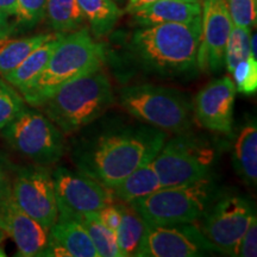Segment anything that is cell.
<instances>
[{
    "label": "cell",
    "instance_id": "6da1fadb",
    "mask_svg": "<svg viewBox=\"0 0 257 257\" xmlns=\"http://www.w3.org/2000/svg\"><path fill=\"white\" fill-rule=\"evenodd\" d=\"M165 142V131L159 128L104 134L80 157V168L111 189L138 167L153 161Z\"/></svg>",
    "mask_w": 257,
    "mask_h": 257
},
{
    "label": "cell",
    "instance_id": "7a4b0ae2",
    "mask_svg": "<svg viewBox=\"0 0 257 257\" xmlns=\"http://www.w3.org/2000/svg\"><path fill=\"white\" fill-rule=\"evenodd\" d=\"M200 37L201 19L155 24L135 32L131 47L148 70L160 75H179L197 67Z\"/></svg>",
    "mask_w": 257,
    "mask_h": 257
},
{
    "label": "cell",
    "instance_id": "3957f363",
    "mask_svg": "<svg viewBox=\"0 0 257 257\" xmlns=\"http://www.w3.org/2000/svg\"><path fill=\"white\" fill-rule=\"evenodd\" d=\"M104 56V48L93 40L87 29L62 34L43 72L21 91L24 101L41 107L64 83L101 68Z\"/></svg>",
    "mask_w": 257,
    "mask_h": 257
},
{
    "label": "cell",
    "instance_id": "277c9868",
    "mask_svg": "<svg viewBox=\"0 0 257 257\" xmlns=\"http://www.w3.org/2000/svg\"><path fill=\"white\" fill-rule=\"evenodd\" d=\"M112 101L110 79L99 68L64 83L41 107L63 134L70 135L98 119Z\"/></svg>",
    "mask_w": 257,
    "mask_h": 257
},
{
    "label": "cell",
    "instance_id": "5b68a950",
    "mask_svg": "<svg viewBox=\"0 0 257 257\" xmlns=\"http://www.w3.org/2000/svg\"><path fill=\"white\" fill-rule=\"evenodd\" d=\"M214 197L210 175L187 185L161 187L153 194L131 202V207L149 225L193 224L200 220Z\"/></svg>",
    "mask_w": 257,
    "mask_h": 257
},
{
    "label": "cell",
    "instance_id": "8992f818",
    "mask_svg": "<svg viewBox=\"0 0 257 257\" xmlns=\"http://www.w3.org/2000/svg\"><path fill=\"white\" fill-rule=\"evenodd\" d=\"M119 99L136 119L159 130L182 134L192 125L193 105L176 89L149 83L127 86L120 91Z\"/></svg>",
    "mask_w": 257,
    "mask_h": 257
},
{
    "label": "cell",
    "instance_id": "52a82bcc",
    "mask_svg": "<svg viewBox=\"0 0 257 257\" xmlns=\"http://www.w3.org/2000/svg\"><path fill=\"white\" fill-rule=\"evenodd\" d=\"M3 136L12 149L38 166L53 165L64 153L62 131L34 110L24 108L3 128Z\"/></svg>",
    "mask_w": 257,
    "mask_h": 257
},
{
    "label": "cell",
    "instance_id": "ba28073f",
    "mask_svg": "<svg viewBox=\"0 0 257 257\" xmlns=\"http://www.w3.org/2000/svg\"><path fill=\"white\" fill-rule=\"evenodd\" d=\"M213 161V148L195 138L179 137L165 142L152 163L161 187H174L207 176Z\"/></svg>",
    "mask_w": 257,
    "mask_h": 257
},
{
    "label": "cell",
    "instance_id": "9c48e42d",
    "mask_svg": "<svg viewBox=\"0 0 257 257\" xmlns=\"http://www.w3.org/2000/svg\"><path fill=\"white\" fill-rule=\"evenodd\" d=\"M255 216L252 204L238 195H226L202 214L198 227L217 251L237 256L244 232Z\"/></svg>",
    "mask_w": 257,
    "mask_h": 257
},
{
    "label": "cell",
    "instance_id": "30bf717a",
    "mask_svg": "<svg viewBox=\"0 0 257 257\" xmlns=\"http://www.w3.org/2000/svg\"><path fill=\"white\" fill-rule=\"evenodd\" d=\"M11 199L47 230H50L59 217L53 175L43 166L18 170L12 182Z\"/></svg>",
    "mask_w": 257,
    "mask_h": 257
},
{
    "label": "cell",
    "instance_id": "8fae6325",
    "mask_svg": "<svg viewBox=\"0 0 257 257\" xmlns=\"http://www.w3.org/2000/svg\"><path fill=\"white\" fill-rule=\"evenodd\" d=\"M51 175L59 213L81 217L96 213L102 207L113 204L111 189L85 173H75L61 167Z\"/></svg>",
    "mask_w": 257,
    "mask_h": 257
},
{
    "label": "cell",
    "instance_id": "7c38bea8",
    "mask_svg": "<svg viewBox=\"0 0 257 257\" xmlns=\"http://www.w3.org/2000/svg\"><path fill=\"white\" fill-rule=\"evenodd\" d=\"M233 27L225 0H201V37L197 67L216 73L225 64V48Z\"/></svg>",
    "mask_w": 257,
    "mask_h": 257
},
{
    "label": "cell",
    "instance_id": "4fadbf2b",
    "mask_svg": "<svg viewBox=\"0 0 257 257\" xmlns=\"http://www.w3.org/2000/svg\"><path fill=\"white\" fill-rule=\"evenodd\" d=\"M147 225L140 257H194L216 250L192 224Z\"/></svg>",
    "mask_w": 257,
    "mask_h": 257
},
{
    "label": "cell",
    "instance_id": "5bb4252c",
    "mask_svg": "<svg viewBox=\"0 0 257 257\" xmlns=\"http://www.w3.org/2000/svg\"><path fill=\"white\" fill-rule=\"evenodd\" d=\"M236 92V86L230 76L213 80L201 88L193 104V113L199 124L212 133L230 134Z\"/></svg>",
    "mask_w": 257,
    "mask_h": 257
},
{
    "label": "cell",
    "instance_id": "9a60e30c",
    "mask_svg": "<svg viewBox=\"0 0 257 257\" xmlns=\"http://www.w3.org/2000/svg\"><path fill=\"white\" fill-rule=\"evenodd\" d=\"M0 229L14 239L19 256H42L49 242V230L22 211L11 198L0 205Z\"/></svg>",
    "mask_w": 257,
    "mask_h": 257
},
{
    "label": "cell",
    "instance_id": "2e32d148",
    "mask_svg": "<svg viewBox=\"0 0 257 257\" xmlns=\"http://www.w3.org/2000/svg\"><path fill=\"white\" fill-rule=\"evenodd\" d=\"M141 27L163 23H192L201 19V0H157L133 14Z\"/></svg>",
    "mask_w": 257,
    "mask_h": 257
},
{
    "label": "cell",
    "instance_id": "e0dca14e",
    "mask_svg": "<svg viewBox=\"0 0 257 257\" xmlns=\"http://www.w3.org/2000/svg\"><path fill=\"white\" fill-rule=\"evenodd\" d=\"M49 237L59 243L69 257H98L83 225L69 214L59 213L55 224L50 227Z\"/></svg>",
    "mask_w": 257,
    "mask_h": 257
},
{
    "label": "cell",
    "instance_id": "ac0fdd59",
    "mask_svg": "<svg viewBox=\"0 0 257 257\" xmlns=\"http://www.w3.org/2000/svg\"><path fill=\"white\" fill-rule=\"evenodd\" d=\"M233 166L250 187L257 182V126L252 120L244 125L233 146Z\"/></svg>",
    "mask_w": 257,
    "mask_h": 257
},
{
    "label": "cell",
    "instance_id": "d6986e66",
    "mask_svg": "<svg viewBox=\"0 0 257 257\" xmlns=\"http://www.w3.org/2000/svg\"><path fill=\"white\" fill-rule=\"evenodd\" d=\"M62 34H57L51 40L44 42L40 47H37L32 53L25 57L23 62L18 67L4 75V80L8 81L19 91L27 87L43 72L46 66L49 62L50 56L59 44Z\"/></svg>",
    "mask_w": 257,
    "mask_h": 257
},
{
    "label": "cell",
    "instance_id": "ffe728a7",
    "mask_svg": "<svg viewBox=\"0 0 257 257\" xmlns=\"http://www.w3.org/2000/svg\"><path fill=\"white\" fill-rule=\"evenodd\" d=\"M160 188L159 175L154 169L152 161H149L113 186L111 192L113 197L119 198L125 204H131L138 199L153 194Z\"/></svg>",
    "mask_w": 257,
    "mask_h": 257
},
{
    "label": "cell",
    "instance_id": "44dd1931",
    "mask_svg": "<svg viewBox=\"0 0 257 257\" xmlns=\"http://www.w3.org/2000/svg\"><path fill=\"white\" fill-rule=\"evenodd\" d=\"M121 219L114 231L120 257H140L146 239L148 225L142 217L128 205L120 206Z\"/></svg>",
    "mask_w": 257,
    "mask_h": 257
},
{
    "label": "cell",
    "instance_id": "7402d4cb",
    "mask_svg": "<svg viewBox=\"0 0 257 257\" xmlns=\"http://www.w3.org/2000/svg\"><path fill=\"white\" fill-rule=\"evenodd\" d=\"M55 35H36V36L12 38L4 36L0 38V74L12 72L23 62L25 57L37 47L49 41Z\"/></svg>",
    "mask_w": 257,
    "mask_h": 257
},
{
    "label": "cell",
    "instance_id": "603a6c76",
    "mask_svg": "<svg viewBox=\"0 0 257 257\" xmlns=\"http://www.w3.org/2000/svg\"><path fill=\"white\" fill-rule=\"evenodd\" d=\"M78 4L92 32L99 38L110 34L121 15L119 6L113 0H78Z\"/></svg>",
    "mask_w": 257,
    "mask_h": 257
},
{
    "label": "cell",
    "instance_id": "cb8c5ba5",
    "mask_svg": "<svg viewBox=\"0 0 257 257\" xmlns=\"http://www.w3.org/2000/svg\"><path fill=\"white\" fill-rule=\"evenodd\" d=\"M46 16L59 34L78 30L86 22L78 0H48Z\"/></svg>",
    "mask_w": 257,
    "mask_h": 257
},
{
    "label": "cell",
    "instance_id": "d4e9b609",
    "mask_svg": "<svg viewBox=\"0 0 257 257\" xmlns=\"http://www.w3.org/2000/svg\"><path fill=\"white\" fill-rule=\"evenodd\" d=\"M75 218L83 225L88 236L91 237L98 257H120L114 231L100 223L95 213Z\"/></svg>",
    "mask_w": 257,
    "mask_h": 257
},
{
    "label": "cell",
    "instance_id": "484cf974",
    "mask_svg": "<svg viewBox=\"0 0 257 257\" xmlns=\"http://www.w3.org/2000/svg\"><path fill=\"white\" fill-rule=\"evenodd\" d=\"M250 38H251V29L236 27V25L231 29L225 48V66L230 74H232L237 64L249 57Z\"/></svg>",
    "mask_w": 257,
    "mask_h": 257
},
{
    "label": "cell",
    "instance_id": "4316f807",
    "mask_svg": "<svg viewBox=\"0 0 257 257\" xmlns=\"http://www.w3.org/2000/svg\"><path fill=\"white\" fill-rule=\"evenodd\" d=\"M25 108L24 98L5 80H0V131Z\"/></svg>",
    "mask_w": 257,
    "mask_h": 257
},
{
    "label": "cell",
    "instance_id": "83f0119b",
    "mask_svg": "<svg viewBox=\"0 0 257 257\" xmlns=\"http://www.w3.org/2000/svg\"><path fill=\"white\" fill-rule=\"evenodd\" d=\"M231 75L236 89L244 94H252L257 89V60L250 53L248 59L238 63Z\"/></svg>",
    "mask_w": 257,
    "mask_h": 257
},
{
    "label": "cell",
    "instance_id": "f1b7e54d",
    "mask_svg": "<svg viewBox=\"0 0 257 257\" xmlns=\"http://www.w3.org/2000/svg\"><path fill=\"white\" fill-rule=\"evenodd\" d=\"M233 25L251 29L256 24L257 0H225Z\"/></svg>",
    "mask_w": 257,
    "mask_h": 257
},
{
    "label": "cell",
    "instance_id": "f546056e",
    "mask_svg": "<svg viewBox=\"0 0 257 257\" xmlns=\"http://www.w3.org/2000/svg\"><path fill=\"white\" fill-rule=\"evenodd\" d=\"M48 0H17L16 17L25 28H34L46 17Z\"/></svg>",
    "mask_w": 257,
    "mask_h": 257
},
{
    "label": "cell",
    "instance_id": "4dcf8cb0",
    "mask_svg": "<svg viewBox=\"0 0 257 257\" xmlns=\"http://www.w3.org/2000/svg\"><path fill=\"white\" fill-rule=\"evenodd\" d=\"M257 255V218L256 214L250 221L248 229L240 239L237 256L255 257Z\"/></svg>",
    "mask_w": 257,
    "mask_h": 257
},
{
    "label": "cell",
    "instance_id": "1f68e13d",
    "mask_svg": "<svg viewBox=\"0 0 257 257\" xmlns=\"http://www.w3.org/2000/svg\"><path fill=\"white\" fill-rule=\"evenodd\" d=\"M95 216L106 227H108L112 231H115L121 219V208L120 206L110 204L96 212Z\"/></svg>",
    "mask_w": 257,
    "mask_h": 257
},
{
    "label": "cell",
    "instance_id": "d6a6232c",
    "mask_svg": "<svg viewBox=\"0 0 257 257\" xmlns=\"http://www.w3.org/2000/svg\"><path fill=\"white\" fill-rule=\"evenodd\" d=\"M12 181L6 169L0 165V205L11 198Z\"/></svg>",
    "mask_w": 257,
    "mask_h": 257
},
{
    "label": "cell",
    "instance_id": "836d02e7",
    "mask_svg": "<svg viewBox=\"0 0 257 257\" xmlns=\"http://www.w3.org/2000/svg\"><path fill=\"white\" fill-rule=\"evenodd\" d=\"M9 17L10 16L8 14L0 11V38L9 36V35H11L12 30H14V27L10 24Z\"/></svg>",
    "mask_w": 257,
    "mask_h": 257
},
{
    "label": "cell",
    "instance_id": "e575fe53",
    "mask_svg": "<svg viewBox=\"0 0 257 257\" xmlns=\"http://www.w3.org/2000/svg\"><path fill=\"white\" fill-rule=\"evenodd\" d=\"M155 2H157V0H128L126 5V12L133 15L138 10L146 8V6L153 4Z\"/></svg>",
    "mask_w": 257,
    "mask_h": 257
},
{
    "label": "cell",
    "instance_id": "d590c367",
    "mask_svg": "<svg viewBox=\"0 0 257 257\" xmlns=\"http://www.w3.org/2000/svg\"><path fill=\"white\" fill-rule=\"evenodd\" d=\"M17 10V0H0V11L5 12L9 16L16 15Z\"/></svg>",
    "mask_w": 257,
    "mask_h": 257
},
{
    "label": "cell",
    "instance_id": "8d00e7d4",
    "mask_svg": "<svg viewBox=\"0 0 257 257\" xmlns=\"http://www.w3.org/2000/svg\"><path fill=\"white\" fill-rule=\"evenodd\" d=\"M5 238H6V233L2 229H0V244L3 243V240H4Z\"/></svg>",
    "mask_w": 257,
    "mask_h": 257
},
{
    "label": "cell",
    "instance_id": "74e56055",
    "mask_svg": "<svg viewBox=\"0 0 257 257\" xmlns=\"http://www.w3.org/2000/svg\"><path fill=\"white\" fill-rule=\"evenodd\" d=\"M113 2H115V3H121V2H123V0H113Z\"/></svg>",
    "mask_w": 257,
    "mask_h": 257
}]
</instances>
